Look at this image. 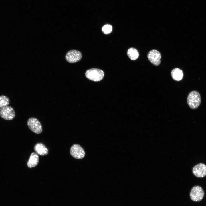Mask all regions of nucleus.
<instances>
[{"label": "nucleus", "instance_id": "1", "mask_svg": "<svg viewBox=\"0 0 206 206\" xmlns=\"http://www.w3.org/2000/svg\"><path fill=\"white\" fill-rule=\"evenodd\" d=\"M187 101L189 107L191 109H195L200 105L201 101L200 94L196 91L191 92L189 94Z\"/></svg>", "mask_w": 206, "mask_h": 206}, {"label": "nucleus", "instance_id": "2", "mask_svg": "<svg viewBox=\"0 0 206 206\" xmlns=\"http://www.w3.org/2000/svg\"><path fill=\"white\" fill-rule=\"evenodd\" d=\"M86 77L89 80L95 81L102 80L104 76L103 71L100 69L93 68L87 70L85 73Z\"/></svg>", "mask_w": 206, "mask_h": 206}, {"label": "nucleus", "instance_id": "3", "mask_svg": "<svg viewBox=\"0 0 206 206\" xmlns=\"http://www.w3.org/2000/svg\"><path fill=\"white\" fill-rule=\"evenodd\" d=\"M27 125L29 128L35 133L40 134L42 132V127L41 122L35 118H29L27 121Z\"/></svg>", "mask_w": 206, "mask_h": 206}, {"label": "nucleus", "instance_id": "4", "mask_svg": "<svg viewBox=\"0 0 206 206\" xmlns=\"http://www.w3.org/2000/svg\"><path fill=\"white\" fill-rule=\"evenodd\" d=\"M204 195V192L203 188L200 186H194L191 189L190 194L191 200L194 201H201Z\"/></svg>", "mask_w": 206, "mask_h": 206}, {"label": "nucleus", "instance_id": "5", "mask_svg": "<svg viewBox=\"0 0 206 206\" xmlns=\"http://www.w3.org/2000/svg\"><path fill=\"white\" fill-rule=\"evenodd\" d=\"M15 116V110L11 106H7L0 108V116L4 119L11 120Z\"/></svg>", "mask_w": 206, "mask_h": 206}, {"label": "nucleus", "instance_id": "6", "mask_svg": "<svg viewBox=\"0 0 206 206\" xmlns=\"http://www.w3.org/2000/svg\"><path fill=\"white\" fill-rule=\"evenodd\" d=\"M82 58V54L79 51L72 50L68 51L65 56L66 60L69 63H74L79 61Z\"/></svg>", "mask_w": 206, "mask_h": 206}, {"label": "nucleus", "instance_id": "7", "mask_svg": "<svg viewBox=\"0 0 206 206\" xmlns=\"http://www.w3.org/2000/svg\"><path fill=\"white\" fill-rule=\"evenodd\" d=\"M70 153L74 158L77 159H82L85 155L84 149L79 145L77 144H74L71 147Z\"/></svg>", "mask_w": 206, "mask_h": 206}, {"label": "nucleus", "instance_id": "8", "mask_svg": "<svg viewBox=\"0 0 206 206\" xmlns=\"http://www.w3.org/2000/svg\"><path fill=\"white\" fill-rule=\"evenodd\" d=\"M192 173L196 177L203 178L206 176V165L202 163H198L194 166Z\"/></svg>", "mask_w": 206, "mask_h": 206}, {"label": "nucleus", "instance_id": "9", "mask_svg": "<svg viewBox=\"0 0 206 206\" xmlns=\"http://www.w3.org/2000/svg\"><path fill=\"white\" fill-rule=\"evenodd\" d=\"M147 57L153 64L155 66H158L161 63V55L158 51L153 49L150 51L147 55Z\"/></svg>", "mask_w": 206, "mask_h": 206}, {"label": "nucleus", "instance_id": "10", "mask_svg": "<svg viewBox=\"0 0 206 206\" xmlns=\"http://www.w3.org/2000/svg\"><path fill=\"white\" fill-rule=\"evenodd\" d=\"M39 162V157L37 154L35 152L31 153L27 163V165L29 168L36 166Z\"/></svg>", "mask_w": 206, "mask_h": 206}, {"label": "nucleus", "instance_id": "11", "mask_svg": "<svg viewBox=\"0 0 206 206\" xmlns=\"http://www.w3.org/2000/svg\"><path fill=\"white\" fill-rule=\"evenodd\" d=\"M34 149L37 154L41 156L46 155L48 153L47 148L42 143H37L35 146Z\"/></svg>", "mask_w": 206, "mask_h": 206}, {"label": "nucleus", "instance_id": "12", "mask_svg": "<svg viewBox=\"0 0 206 206\" xmlns=\"http://www.w3.org/2000/svg\"><path fill=\"white\" fill-rule=\"evenodd\" d=\"M173 78L175 80L179 81L181 80L183 76V71L178 68H175L173 69L171 72Z\"/></svg>", "mask_w": 206, "mask_h": 206}, {"label": "nucleus", "instance_id": "13", "mask_svg": "<svg viewBox=\"0 0 206 206\" xmlns=\"http://www.w3.org/2000/svg\"><path fill=\"white\" fill-rule=\"evenodd\" d=\"M127 54L128 57L133 60L137 59L139 56V53L138 50L133 47L130 48L128 49Z\"/></svg>", "mask_w": 206, "mask_h": 206}, {"label": "nucleus", "instance_id": "14", "mask_svg": "<svg viewBox=\"0 0 206 206\" xmlns=\"http://www.w3.org/2000/svg\"><path fill=\"white\" fill-rule=\"evenodd\" d=\"M10 100L8 98L4 95L0 96V108L7 106L9 104Z\"/></svg>", "mask_w": 206, "mask_h": 206}, {"label": "nucleus", "instance_id": "15", "mask_svg": "<svg viewBox=\"0 0 206 206\" xmlns=\"http://www.w3.org/2000/svg\"><path fill=\"white\" fill-rule=\"evenodd\" d=\"M112 27L111 25L109 24H106L102 27V30L103 33L107 34L110 33L112 31Z\"/></svg>", "mask_w": 206, "mask_h": 206}]
</instances>
